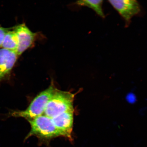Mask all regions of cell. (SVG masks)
<instances>
[{
    "label": "cell",
    "mask_w": 147,
    "mask_h": 147,
    "mask_svg": "<svg viewBox=\"0 0 147 147\" xmlns=\"http://www.w3.org/2000/svg\"><path fill=\"white\" fill-rule=\"evenodd\" d=\"M27 121L30 124L31 129L25 138V141L32 136H35L38 139V144L49 147L52 139L62 137L50 117L43 115Z\"/></svg>",
    "instance_id": "cell-1"
},
{
    "label": "cell",
    "mask_w": 147,
    "mask_h": 147,
    "mask_svg": "<svg viewBox=\"0 0 147 147\" xmlns=\"http://www.w3.org/2000/svg\"><path fill=\"white\" fill-rule=\"evenodd\" d=\"M56 89L51 82L48 88L37 95L27 109L22 111H11L8 114V117H23L28 120L43 115L48 103Z\"/></svg>",
    "instance_id": "cell-2"
},
{
    "label": "cell",
    "mask_w": 147,
    "mask_h": 147,
    "mask_svg": "<svg viewBox=\"0 0 147 147\" xmlns=\"http://www.w3.org/2000/svg\"><path fill=\"white\" fill-rule=\"evenodd\" d=\"M76 94L56 89L49 100L44 115L52 119L61 114L74 111V101Z\"/></svg>",
    "instance_id": "cell-3"
},
{
    "label": "cell",
    "mask_w": 147,
    "mask_h": 147,
    "mask_svg": "<svg viewBox=\"0 0 147 147\" xmlns=\"http://www.w3.org/2000/svg\"><path fill=\"white\" fill-rule=\"evenodd\" d=\"M128 25L134 16L140 13L141 9L140 3L135 0H114L108 1Z\"/></svg>",
    "instance_id": "cell-4"
},
{
    "label": "cell",
    "mask_w": 147,
    "mask_h": 147,
    "mask_svg": "<svg viewBox=\"0 0 147 147\" xmlns=\"http://www.w3.org/2000/svg\"><path fill=\"white\" fill-rule=\"evenodd\" d=\"M18 39V46L16 52L18 56L32 47L35 41L36 34L33 32L25 24L13 28Z\"/></svg>",
    "instance_id": "cell-5"
},
{
    "label": "cell",
    "mask_w": 147,
    "mask_h": 147,
    "mask_svg": "<svg viewBox=\"0 0 147 147\" xmlns=\"http://www.w3.org/2000/svg\"><path fill=\"white\" fill-rule=\"evenodd\" d=\"M18 57L15 51L0 49V82L8 80Z\"/></svg>",
    "instance_id": "cell-6"
},
{
    "label": "cell",
    "mask_w": 147,
    "mask_h": 147,
    "mask_svg": "<svg viewBox=\"0 0 147 147\" xmlns=\"http://www.w3.org/2000/svg\"><path fill=\"white\" fill-rule=\"evenodd\" d=\"M74 111L65 112L52 119L53 123L62 137L73 141L72 132Z\"/></svg>",
    "instance_id": "cell-7"
},
{
    "label": "cell",
    "mask_w": 147,
    "mask_h": 147,
    "mask_svg": "<svg viewBox=\"0 0 147 147\" xmlns=\"http://www.w3.org/2000/svg\"><path fill=\"white\" fill-rule=\"evenodd\" d=\"M7 32L3 38L1 47L3 49L16 51L18 46L17 36L13 30L11 29Z\"/></svg>",
    "instance_id": "cell-8"
},
{
    "label": "cell",
    "mask_w": 147,
    "mask_h": 147,
    "mask_svg": "<svg viewBox=\"0 0 147 147\" xmlns=\"http://www.w3.org/2000/svg\"><path fill=\"white\" fill-rule=\"evenodd\" d=\"M103 1H90V0H82L77 2L76 4L81 6H86L91 8L101 18H104L105 17L102 9Z\"/></svg>",
    "instance_id": "cell-9"
},
{
    "label": "cell",
    "mask_w": 147,
    "mask_h": 147,
    "mask_svg": "<svg viewBox=\"0 0 147 147\" xmlns=\"http://www.w3.org/2000/svg\"><path fill=\"white\" fill-rule=\"evenodd\" d=\"M126 100L129 103L134 104L136 102L137 97L135 94L133 93H129L126 95Z\"/></svg>",
    "instance_id": "cell-10"
},
{
    "label": "cell",
    "mask_w": 147,
    "mask_h": 147,
    "mask_svg": "<svg viewBox=\"0 0 147 147\" xmlns=\"http://www.w3.org/2000/svg\"><path fill=\"white\" fill-rule=\"evenodd\" d=\"M12 28H5L0 26V48L1 47L2 44L5 34L9 30Z\"/></svg>",
    "instance_id": "cell-11"
}]
</instances>
